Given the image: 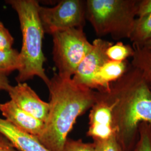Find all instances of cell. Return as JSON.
<instances>
[{
	"label": "cell",
	"mask_w": 151,
	"mask_h": 151,
	"mask_svg": "<svg viewBox=\"0 0 151 151\" xmlns=\"http://www.w3.org/2000/svg\"><path fill=\"white\" fill-rule=\"evenodd\" d=\"M11 86L7 76L0 72V91L4 90L7 92Z\"/></svg>",
	"instance_id": "cell-23"
},
{
	"label": "cell",
	"mask_w": 151,
	"mask_h": 151,
	"mask_svg": "<svg viewBox=\"0 0 151 151\" xmlns=\"http://www.w3.org/2000/svg\"><path fill=\"white\" fill-rule=\"evenodd\" d=\"M151 14V0L139 1L137 7V16Z\"/></svg>",
	"instance_id": "cell-21"
},
{
	"label": "cell",
	"mask_w": 151,
	"mask_h": 151,
	"mask_svg": "<svg viewBox=\"0 0 151 151\" xmlns=\"http://www.w3.org/2000/svg\"><path fill=\"white\" fill-rule=\"evenodd\" d=\"M140 47L148 49L149 50H151V39H150L149 40H148L147 42H146V43L144 44L143 45H142Z\"/></svg>",
	"instance_id": "cell-24"
},
{
	"label": "cell",
	"mask_w": 151,
	"mask_h": 151,
	"mask_svg": "<svg viewBox=\"0 0 151 151\" xmlns=\"http://www.w3.org/2000/svg\"><path fill=\"white\" fill-rule=\"evenodd\" d=\"M87 135L93 141L107 139L115 135L110 108L100 91H96V100L90 109Z\"/></svg>",
	"instance_id": "cell-8"
},
{
	"label": "cell",
	"mask_w": 151,
	"mask_h": 151,
	"mask_svg": "<svg viewBox=\"0 0 151 151\" xmlns=\"http://www.w3.org/2000/svg\"><path fill=\"white\" fill-rule=\"evenodd\" d=\"M63 151H96L93 143H85L81 139H68L65 143Z\"/></svg>",
	"instance_id": "cell-19"
},
{
	"label": "cell",
	"mask_w": 151,
	"mask_h": 151,
	"mask_svg": "<svg viewBox=\"0 0 151 151\" xmlns=\"http://www.w3.org/2000/svg\"><path fill=\"white\" fill-rule=\"evenodd\" d=\"M132 67L138 70L147 81L151 80V50L134 46Z\"/></svg>",
	"instance_id": "cell-14"
},
{
	"label": "cell",
	"mask_w": 151,
	"mask_h": 151,
	"mask_svg": "<svg viewBox=\"0 0 151 151\" xmlns=\"http://www.w3.org/2000/svg\"><path fill=\"white\" fill-rule=\"evenodd\" d=\"M0 133L19 151H50L36 137L19 129L5 119L0 118Z\"/></svg>",
	"instance_id": "cell-11"
},
{
	"label": "cell",
	"mask_w": 151,
	"mask_h": 151,
	"mask_svg": "<svg viewBox=\"0 0 151 151\" xmlns=\"http://www.w3.org/2000/svg\"><path fill=\"white\" fill-rule=\"evenodd\" d=\"M151 39V14L136 19L129 39L134 46L141 47Z\"/></svg>",
	"instance_id": "cell-13"
},
{
	"label": "cell",
	"mask_w": 151,
	"mask_h": 151,
	"mask_svg": "<svg viewBox=\"0 0 151 151\" xmlns=\"http://www.w3.org/2000/svg\"><path fill=\"white\" fill-rule=\"evenodd\" d=\"M134 48L130 45H125L122 42H118L115 44H112L106 50L108 58L111 60L123 62L127 58L133 56Z\"/></svg>",
	"instance_id": "cell-16"
},
{
	"label": "cell",
	"mask_w": 151,
	"mask_h": 151,
	"mask_svg": "<svg viewBox=\"0 0 151 151\" xmlns=\"http://www.w3.org/2000/svg\"><path fill=\"white\" fill-rule=\"evenodd\" d=\"M128 70L125 61L109 60L101 67L95 77L94 85L97 91L109 88L111 83L118 80Z\"/></svg>",
	"instance_id": "cell-12"
},
{
	"label": "cell",
	"mask_w": 151,
	"mask_h": 151,
	"mask_svg": "<svg viewBox=\"0 0 151 151\" xmlns=\"http://www.w3.org/2000/svg\"><path fill=\"white\" fill-rule=\"evenodd\" d=\"M14 103L22 110L44 123L48 116L49 104L43 101L27 83H18L7 91Z\"/></svg>",
	"instance_id": "cell-9"
},
{
	"label": "cell",
	"mask_w": 151,
	"mask_h": 151,
	"mask_svg": "<svg viewBox=\"0 0 151 151\" xmlns=\"http://www.w3.org/2000/svg\"><path fill=\"white\" fill-rule=\"evenodd\" d=\"M148 82V85H149V87H150V90H151V80H148V81H147Z\"/></svg>",
	"instance_id": "cell-25"
},
{
	"label": "cell",
	"mask_w": 151,
	"mask_h": 151,
	"mask_svg": "<svg viewBox=\"0 0 151 151\" xmlns=\"http://www.w3.org/2000/svg\"><path fill=\"white\" fill-rule=\"evenodd\" d=\"M38 14L44 34L52 35L73 28H82L86 19V2L62 0L52 7L39 5Z\"/></svg>",
	"instance_id": "cell-6"
},
{
	"label": "cell",
	"mask_w": 151,
	"mask_h": 151,
	"mask_svg": "<svg viewBox=\"0 0 151 151\" xmlns=\"http://www.w3.org/2000/svg\"><path fill=\"white\" fill-rule=\"evenodd\" d=\"M110 108L115 134L124 151H133L142 123L151 124V91L139 70L132 67L109 88L100 91Z\"/></svg>",
	"instance_id": "cell-1"
},
{
	"label": "cell",
	"mask_w": 151,
	"mask_h": 151,
	"mask_svg": "<svg viewBox=\"0 0 151 151\" xmlns=\"http://www.w3.org/2000/svg\"><path fill=\"white\" fill-rule=\"evenodd\" d=\"M86 18L96 35L115 40L130 39L134 27L137 0H87Z\"/></svg>",
	"instance_id": "cell-4"
},
{
	"label": "cell",
	"mask_w": 151,
	"mask_h": 151,
	"mask_svg": "<svg viewBox=\"0 0 151 151\" xmlns=\"http://www.w3.org/2000/svg\"><path fill=\"white\" fill-rule=\"evenodd\" d=\"M92 44L91 50L78 67L72 80L76 84L93 90L95 77L101 67L109 60L106 50L113 43L97 38Z\"/></svg>",
	"instance_id": "cell-7"
},
{
	"label": "cell",
	"mask_w": 151,
	"mask_h": 151,
	"mask_svg": "<svg viewBox=\"0 0 151 151\" xmlns=\"http://www.w3.org/2000/svg\"><path fill=\"white\" fill-rule=\"evenodd\" d=\"M133 151H135V150H133Z\"/></svg>",
	"instance_id": "cell-26"
},
{
	"label": "cell",
	"mask_w": 151,
	"mask_h": 151,
	"mask_svg": "<svg viewBox=\"0 0 151 151\" xmlns=\"http://www.w3.org/2000/svg\"><path fill=\"white\" fill-rule=\"evenodd\" d=\"M6 3L17 14L22 36L20 52L22 65L16 81L17 83H24L37 76L48 86L50 79L44 68L45 61L43 52L44 32L38 14L39 2L35 0H7Z\"/></svg>",
	"instance_id": "cell-3"
},
{
	"label": "cell",
	"mask_w": 151,
	"mask_h": 151,
	"mask_svg": "<svg viewBox=\"0 0 151 151\" xmlns=\"http://www.w3.org/2000/svg\"><path fill=\"white\" fill-rule=\"evenodd\" d=\"M53 57L58 75L71 78L92 48L82 28H73L53 34Z\"/></svg>",
	"instance_id": "cell-5"
},
{
	"label": "cell",
	"mask_w": 151,
	"mask_h": 151,
	"mask_svg": "<svg viewBox=\"0 0 151 151\" xmlns=\"http://www.w3.org/2000/svg\"><path fill=\"white\" fill-rule=\"evenodd\" d=\"M14 42L13 37L0 20V49L12 48Z\"/></svg>",
	"instance_id": "cell-20"
},
{
	"label": "cell",
	"mask_w": 151,
	"mask_h": 151,
	"mask_svg": "<svg viewBox=\"0 0 151 151\" xmlns=\"http://www.w3.org/2000/svg\"><path fill=\"white\" fill-rule=\"evenodd\" d=\"M96 151H124L115 135L107 139L93 141Z\"/></svg>",
	"instance_id": "cell-18"
},
{
	"label": "cell",
	"mask_w": 151,
	"mask_h": 151,
	"mask_svg": "<svg viewBox=\"0 0 151 151\" xmlns=\"http://www.w3.org/2000/svg\"><path fill=\"white\" fill-rule=\"evenodd\" d=\"M47 87L50 93L48 116L43 133L37 138L50 151H63L76 120L95 103L96 91L58 74L50 79Z\"/></svg>",
	"instance_id": "cell-2"
},
{
	"label": "cell",
	"mask_w": 151,
	"mask_h": 151,
	"mask_svg": "<svg viewBox=\"0 0 151 151\" xmlns=\"http://www.w3.org/2000/svg\"><path fill=\"white\" fill-rule=\"evenodd\" d=\"M135 151H151V124L142 123L139 127V135Z\"/></svg>",
	"instance_id": "cell-17"
},
{
	"label": "cell",
	"mask_w": 151,
	"mask_h": 151,
	"mask_svg": "<svg viewBox=\"0 0 151 151\" xmlns=\"http://www.w3.org/2000/svg\"><path fill=\"white\" fill-rule=\"evenodd\" d=\"M20 52L13 48L0 49V72L8 76L21 68Z\"/></svg>",
	"instance_id": "cell-15"
},
{
	"label": "cell",
	"mask_w": 151,
	"mask_h": 151,
	"mask_svg": "<svg viewBox=\"0 0 151 151\" xmlns=\"http://www.w3.org/2000/svg\"><path fill=\"white\" fill-rule=\"evenodd\" d=\"M0 151H19L5 137L0 133Z\"/></svg>",
	"instance_id": "cell-22"
},
{
	"label": "cell",
	"mask_w": 151,
	"mask_h": 151,
	"mask_svg": "<svg viewBox=\"0 0 151 151\" xmlns=\"http://www.w3.org/2000/svg\"><path fill=\"white\" fill-rule=\"evenodd\" d=\"M0 111L6 120L26 133L38 138L43 132L45 123L22 110L11 100L0 104Z\"/></svg>",
	"instance_id": "cell-10"
}]
</instances>
